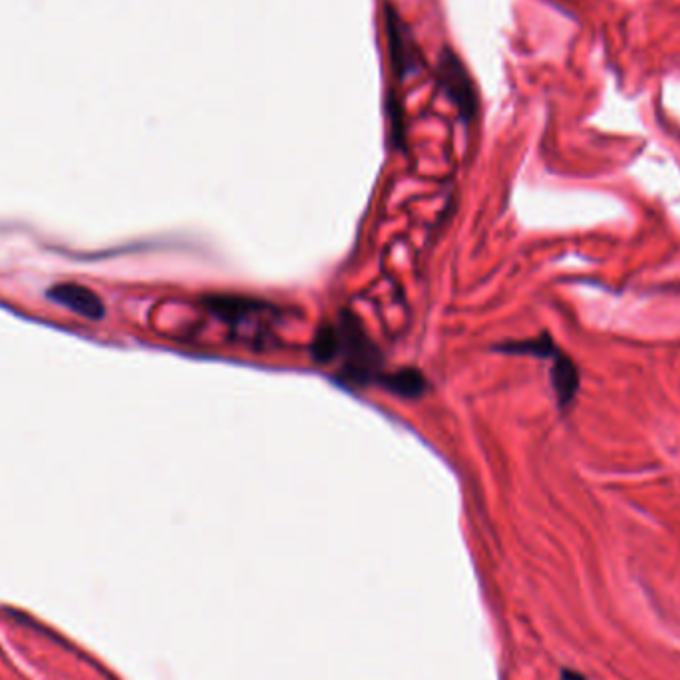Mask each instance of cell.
Wrapping results in <instances>:
<instances>
[{"label":"cell","instance_id":"cell-1","mask_svg":"<svg viewBox=\"0 0 680 680\" xmlns=\"http://www.w3.org/2000/svg\"><path fill=\"white\" fill-rule=\"evenodd\" d=\"M313 358L319 362L342 360V378L354 384L378 382L382 358L358 325L356 319L342 315L337 325H323L311 346Z\"/></svg>","mask_w":680,"mask_h":680},{"label":"cell","instance_id":"cell-2","mask_svg":"<svg viewBox=\"0 0 680 680\" xmlns=\"http://www.w3.org/2000/svg\"><path fill=\"white\" fill-rule=\"evenodd\" d=\"M551 388L557 400L559 410H569L579 394L581 388V374H579V366L575 364V360L565 354L561 348L551 356Z\"/></svg>","mask_w":680,"mask_h":680},{"label":"cell","instance_id":"cell-3","mask_svg":"<svg viewBox=\"0 0 680 680\" xmlns=\"http://www.w3.org/2000/svg\"><path fill=\"white\" fill-rule=\"evenodd\" d=\"M48 297L54 303L64 305L70 311H74V313H78L86 319L98 321V319L104 317L102 299L96 293H92L88 287H82V285H76V283H60V285H56L48 291Z\"/></svg>","mask_w":680,"mask_h":680},{"label":"cell","instance_id":"cell-4","mask_svg":"<svg viewBox=\"0 0 680 680\" xmlns=\"http://www.w3.org/2000/svg\"><path fill=\"white\" fill-rule=\"evenodd\" d=\"M378 384L400 396V398H420L428 390V382L418 370H396V372H384L378 380Z\"/></svg>","mask_w":680,"mask_h":680},{"label":"cell","instance_id":"cell-5","mask_svg":"<svg viewBox=\"0 0 680 680\" xmlns=\"http://www.w3.org/2000/svg\"><path fill=\"white\" fill-rule=\"evenodd\" d=\"M442 68H444L442 80H444L448 92L452 96H456V102L462 108V112L470 116L476 110V104H474L472 92L466 86V72H464V68L452 56H448V60H444Z\"/></svg>","mask_w":680,"mask_h":680},{"label":"cell","instance_id":"cell-6","mask_svg":"<svg viewBox=\"0 0 680 680\" xmlns=\"http://www.w3.org/2000/svg\"><path fill=\"white\" fill-rule=\"evenodd\" d=\"M498 350L510 352V354L535 356V358H541V360H551V356L559 350V346L555 344V340L551 339L549 333H541V335L535 337V339L506 342V344L498 346Z\"/></svg>","mask_w":680,"mask_h":680},{"label":"cell","instance_id":"cell-7","mask_svg":"<svg viewBox=\"0 0 680 680\" xmlns=\"http://www.w3.org/2000/svg\"><path fill=\"white\" fill-rule=\"evenodd\" d=\"M565 680H585L581 679V677H577L575 673H565Z\"/></svg>","mask_w":680,"mask_h":680}]
</instances>
